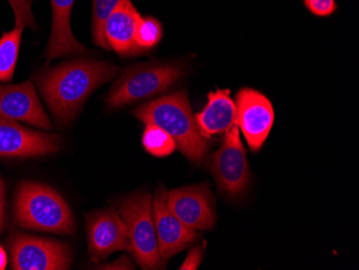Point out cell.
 Masks as SVG:
<instances>
[{
	"mask_svg": "<svg viewBox=\"0 0 359 270\" xmlns=\"http://www.w3.org/2000/svg\"><path fill=\"white\" fill-rule=\"evenodd\" d=\"M0 118L21 121L46 130L53 127L38 100L32 81L0 86Z\"/></svg>",
	"mask_w": 359,
	"mask_h": 270,
	"instance_id": "obj_13",
	"label": "cell"
},
{
	"mask_svg": "<svg viewBox=\"0 0 359 270\" xmlns=\"http://www.w3.org/2000/svg\"><path fill=\"white\" fill-rule=\"evenodd\" d=\"M184 69L177 65H145L130 68L113 84L107 104L116 109L151 97L170 88L182 78Z\"/></svg>",
	"mask_w": 359,
	"mask_h": 270,
	"instance_id": "obj_5",
	"label": "cell"
},
{
	"mask_svg": "<svg viewBox=\"0 0 359 270\" xmlns=\"http://www.w3.org/2000/svg\"><path fill=\"white\" fill-rule=\"evenodd\" d=\"M15 17V27L37 28L35 18L32 15V5L34 0H8Z\"/></svg>",
	"mask_w": 359,
	"mask_h": 270,
	"instance_id": "obj_21",
	"label": "cell"
},
{
	"mask_svg": "<svg viewBox=\"0 0 359 270\" xmlns=\"http://www.w3.org/2000/svg\"><path fill=\"white\" fill-rule=\"evenodd\" d=\"M141 15L130 0H124L109 17L104 36L109 46L123 56L142 53L136 43V29Z\"/></svg>",
	"mask_w": 359,
	"mask_h": 270,
	"instance_id": "obj_14",
	"label": "cell"
},
{
	"mask_svg": "<svg viewBox=\"0 0 359 270\" xmlns=\"http://www.w3.org/2000/svg\"><path fill=\"white\" fill-rule=\"evenodd\" d=\"M142 144L145 151L157 157L168 156L177 149L172 137L166 130L154 124H145Z\"/></svg>",
	"mask_w": 359,
	"mask_h": 270,
	"instance_id": "obj_18",
	"label": "cell"
},
{
	"mask_svg": "<svg viewBox=\"0 0 359 270\" xmlns=\"http://www.w3.org/2000/svg\"><path fill=\"white\" fill-rule=\"evenodd\" d=\"M74 4V0H51L53 22L46 50L48 60L88 52L86 46L74 39L70 27V14Z\"/></svg>",
	"mask_w": 359,
	"mask_h": 270,
	"instance_id": "obj_16",
	"label": "cell"
},
{
	"mask_svg": "<svg viewBox=\"0 0 359 270\" xmlns=\"http://www.w3.org/2000/svg\"><path fill=\"white\" fill-rule=\"evenodd\" d=\"M60 137L35 132L15 121L0 118V156L34 157L56 152Z\"/></svg>",
	"mask_w": 359,
	"mask_h": 270,
	"instance_id": "obj_11",
	"label": "cell"
},
{
	"mask_svg": "<svg viewBox=\"0 0 359 270\" xmlns=\"http://www.w3.org/2000/svg\"><path fill=\"white\" fill-rule=\"evenodd\" d=\"M72 261L67 243L24 234L12 237V269L64 270L70 267Z\"/></svg>",
	"mask_w": 359,
	"mask_h": 270,
	"instance_id": "obj_7",
	"label": "cell"
},
{
	"mask_svg": "<svg viewBox=\"0 0 359 270\" xmlns=\"http://www.w3.org/2000/svg\"><path fill=\"white\" fill-rule=\"evenodd\" d=\"M304 6L309 11L316 17H330L337 10L334 0H304Z\"/></svg>",
	"mask_w": 359,
	"mask_h": 270,
	"instance_id": "obj_22",
	"label": "cell"
},
{
	"mask_svg": "<svg viewBox=\"0 0 359 270\" xmlns=\"http://www.w3.org/2000/svg\"><path fill=\"white\" fill-rule=\"evenodd\" d=\"M97 269H135L134 265H133L132 261L129 259L126 255H123L121 259H116V262H113V263L107 264V265L100 266V268H97Z\"/></svg>",
	"mask_w": 359,
	"mask_h": 270,
	"instance_id": "obj_24",
	"label": "cell"
},
{
	"mask_svg": "<svg viewBox=\"0 0 359 270\" xmlns=\"http://www.w3.org/2000/svg\"><path fill=\"white\" fill-rule=\"evenodd\" d=\"M163 37L161 23L154 18H141L136 29V43L143 52L153 49Z\"/></svg>",
	"mask_w": 359,
	"mask_h": 270,
	"instance_id": "obj_20",
	"label": "cell"
},
{
	"mask_svg": "<svg viewBox=\"0 0 359 270\" xmlns=\"http://www.w3.org/2000/svg\"><path fill=\"white\" fill-rule=\"evenodd\" d=\"M168 192L159 187L152 203L153 220L158 241L159 254L163 262L195 243L198 238L195 229L187 227L169 208Z\"/></svg>",
	"mask_w": 359,
	"mask_h": 270,
	"instance_id": "obj_9",
	"label": "cell"
},
{
	"mask_svg": "<svg viewBox=\"0 0 359 270\" xmlns=\"http://www.w3.org/2000/svg\"><path fill=\"white\" fill-rule=\"evenodd\" d=\"M120 213L128 233L129 251L142 269L165 267L158 250L150 193H136L123 199Z\"/></svg>",
	"mask_w": 359,
	"mask_h": 270,
	"instance_id": "obj_4",
	"label": "cell"
},
{
	"mask_svg": "<svg viewBox=\"0 0 359 270\" xmlns=\"http://www.w3.org/2000/svg\"><path fill=\"white\" fill-rule=\"evenodd\" d=\"M133 116L144 124H154L166 130L177 148L191 162L207 156L210 140L201 135L185 92L157 98L133 110Z\"/></svg>",
	"mask_w": 359,
	"mask_h": 270,
	"instance_id": "obj_2",
	"label": "cell"
},
{
	"mask_svg": "<svg viewBox=\"0 0 359 270\" xmlns=\"http://www.w3.org/2000/svg\"><path fill=\"white\" fill-rule=\"evenodd\" d=\"M23 28L15 27L0 39V82H10L13 78L19 58Z\"/></svg>",
	"mask_w": 359,
	"mask_h": 270,
	"instance_id": "obj_17",
	"label": "cell"
},
{
	"mask_svg": "<svg viewBox=\"0 0 359 270\" xmlns=\"http://www.w3.org/2000/svg\"><path fill=\"white\" fill-rule=\"evenodd\" d=\"M210 169L222 194L236 198L245 192L250 182V168L238 125L226 132L219 150L212 155Z\"/></svg>",
	"mask_w": 359,
	"mask_h": 270,
	"instance_id": "obj_6",
	"label": "cell"
},
{
	"mask_svg": "<svg viewBox=\"0 0 359 270\" xmlns=\"http://www.w3.org/2000/svg\"><path fill=\"white\" fill-rule=\"evenodd\" d=\"M124 0H93V40L102 49L109 50L104 36V26L109 17Z\"/></svg>",
	"mask_w": 359,
	"mask_h": 270,
	"instance_id": "obj_19",
	"label": "cell"
},
{
	"mask_svg": "<svg viewBox=\"0 0 359 270\" xmlns=\"http://www.w3.org/2000/svg\"><path fill=\"white\" fill-rule=\"evenodd\" d=\"M196 122L205 138L223 134L237 124V106L228 90H217L208 95V104L196 114Z\"/></svg>",
	"mask_w": 359,
	"mask_h": 270,
	"instance_id": "obj_15",
	"label": "cell"
},
{
	"mask_svg": "<svg viewBox=\"0 0 359 270\" xmlns=\"http://www.w3.org/2000/svg\"><path fill=\"white\" fill-rule=\"evenodd\" d=\"M8 257L3 247H0V270L5 269L7 267Z\"/></svg>",
	"mask_w": 359,
	"mask_h": 270,
	"instance_id": "obj_26",
	"label": "cell"
},
{
	"mask_svg": "<svg viewBox=\"0 0 359 270\" xmlns=\"http://www.w3.org/2000/svg\"><path fill=\"white\" fill-rule=\"evenodd\" d=\"M6 199H5V184L0 178V234L3 233L6 223Z\"/></svg>",
	"mask_w": 359,
	"mask_h": 270,
	"instance_id": "obj_25",
	"label": "cell"
},
{
	"mask_svg": "<svg viewBox=\"0 0 359 270\" xmlns=\"http://www.w3.org/2000/svg\"><path fill=\"white\" fill-rule=\"evenodd\" d=\"M116 74V67L107 62L76 60L42 72L37 84L54 118L68 124L80 114L92 93Z\"/></svg>",
	"mask_w": 359,
	"mask_h": 270,
	"instance_id": "obj_1",
	"label": "cell"
},
{
	"mask_svg": "<svg viewBox=\"0 0 359 270\" xmlns=\"http://www.w3.org/2000/svg\"><path fill=\"white\" fill-rule=\"evenodd\" d=\"M14 217L26 229L72 235L74 215L55 189L40 183L24 182L18 189Z\"/></svg>",
	"mask_w": 359,
	"mask_h": 270,
	"instance_id": "obj_3",
	"label": "cell"
},
{
	"mask_svg": "<svg viewBox=\"0 0 359 270\" xmlns=\"http://www.w3.org/2000/svg\"><path fill=\"white\" fill-rule=\"evenodd\" d=\"M88 251L92 259H106L118 251H129L126 224L116 209H107L88 217Z\"/></svg>",
	"mask_w": 359,
	"mask_h": 270,
	"instance_id": "obj_12",
	"label": "cell"
},
{
	"mask_svg": "<svg viewBox=\"0 0 359 270\" xmlns=\"http://www.w3.org/2000/svg\"><path fill=\"white\" fill-rule=\"evenodd\" d=\"M167 203L187 227L201 231H210L215 227V199L205 183L172 189L168 193Z\"/></svg>",
	"mask_w": 359,
	"mask_h": 270,
	"instance_id": "obj_10",
	"label": "cell"
},
{
	"mask_svg": "<svg viewBox=\"0 0 359 270\" xmlns=\"http://www.w3.org/2000/svg\"><path fill=\"white\" fill-rule=\"evenodd\" d=\"M203 259V245H196L187 254L184 263L181 265V270H195L198 269Z\"/></svg>",
	"mask_w": 359,
	"mask_h": 270,
	"instance_id": "obj_23",
	"label": "cell"
},
{
	"mask_svg": "<svg viewBox=\"0 0 359 270\" xmlns=\"http://www.w3.org/2000/svg\"><path fill=\"white\" fill-rule=\"evenodd\" d=\"M237 124L247 139L250 149L259 151L269 136L274 122V111L265 95L252 88H242L236 97Z\"/></svg>",
	"mask_w": 359,
	"mask_h": 270,
	"instance_id": "obj_8",
	"label": "cell"
}]
</instances>
